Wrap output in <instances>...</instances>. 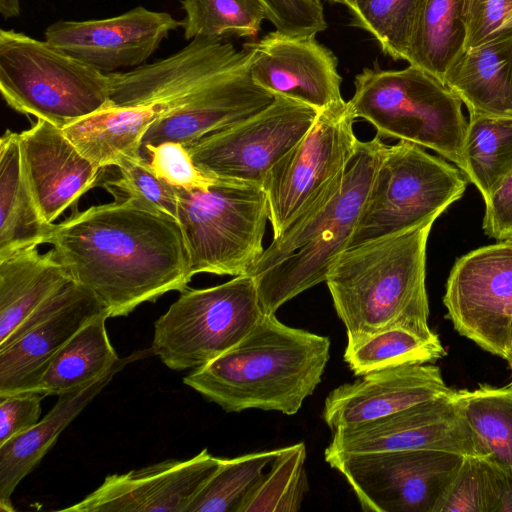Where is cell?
Listing matches in <instances>:
<instances>
[{"mask_svg":"<svg viewBox=\"0 0 512 512\" xmlns=\"http://www.w3.org/2000/svg\"><path fill=\"white\" fill-rule=\"evenodd\" d=\"M47 244L109 318L127 316L167 292H183L193 277L178 220L125 199L53 224Z\"/></svg>","mask_w":512,"mask_h":512,"instance_id":"6da1fadb","label":"cell"},{"mask_svg":"<svg viewBox=\"0 0 512 512\" xmlns=\"http://www.w3.org/2000/svg\"><path fill=\"white\" fill-rule=\"evenodd\" d=\"M387 145L360 141L348 163L273 237L247 275L257 285L264 314L326 281L330 267L349 246Z\"/></svg>","mask_w":512,"mask_h":512,"instance_id":"7a4b0ae2","label":"cell"},{"mask_svg":"<svg viewBox=\"0 0 512 512\" xmlns=\"http://www.w3.org/2000/svg\"><path fill=\"white\" fill-rule=\"evenodd\" d=\"M330 339L264 314L234 347L194 369L183 382L227 412L296 414L320 384Z\"/></svg>","mask_w":512,"mask_h":512,"instance_id":"3957f363","label":"cell"},{"mask_svg":"<svg viewBox=\"0 0 512 512\" xmlns=\"http://www.w3.org/2000/svg\"><path fill=\"white\" fill-rule=\"evenodd\" d=\"M435 220L346 248L327 274L347 338L400 326L424 336L429 327L426 249Z\"/></svg>","mask_w":512,"mask_h":512,"instance_id":"277c9868","label":"cell"},{"mask_svg":"<svg viewBox=\"0 0 512 512\" xmlns=\"http://www.w3.org/2000/svg\"><path fill=\"white\" fill-rule=\"evenodd\" d=\"M354 86L351 109L376 136L430 149L463 172L468 121L462 101L443 81L413 65L384 70L375 63L355 76Z\"/></svg>","mask_w":512,"mask_h":512,"instance_id":"5b68a950","label":"cell"},{"mask_svg":"<svg viewBox=\"0 0 512 512\" xmlns=\"http://www.w3.org/2000/svg\"><path fill=\"white\" fill-rule=\"evenodd\" d=\"M0 91L17 112L63 129L110 104L111 78L46 40L2 29Z\"/></svg>","mask_w":512,"mask_h":512,"instance_id":"8992f818","label":"cell"},{"mask_svg":"<svg viewBox=\"0 0 512 512\" xmlns=\"http://www.w3.org/2000/svg\"><path fill=\"white\" fill-rule=\"evenodd\" d=\"M176 192L192 276L247 275L264 251L269 206L263 188L214 178L206 188Z\"/></svg>","mask_w":512,"mask_h":512,"instance_id":"52a82bcc","label":"cell"},{"mask_svg":"<svg viewBox=\"0 0 512 512\" xmlns=\"http://www.w3.org/2000/svg\"><path fill=\"white\" fill-rule=\"evenodd\" d=\"M467 184L458 167L425 148L402 140L387 146L348 247L436 220Z\"/></svg>","mask_w":512,"mask_h":512,"instance_id":"ba28073f","label":"cell"},{"mask_svg":"<svg viewBox=\"0 0 512 512\" xmlns=\"http://www.w3.org/2000/svg\"><path fill=\"white\" fill-rule=\"evenodd\" d=\"M263 315L250 275L187 288L155 322L150 350L172 370H194L238 344Z\"/></svg>","mask_w":512,"mask_h":512,"instance_id":"9c48e42d","label":"cell"},{"mask_svg":"<svg viewBox=\"0 0 512 512\" xmlns=\"http://www.w3.org/2000/svg\"><path fill=\"white\" fill-rule=\"evenodd\" d=\"M319 111L275 96L261 111L185 145L206 176L260 185L312 127Z\"/></svg>","mask_w":512,"mask_h":512,"instance_id":"30bf717a","label":"cell"},{"mask_svg":"<svg viewBox=\"0 0 512 512\" xmlns=\"http://www.w3.org/2000/svg\"><path fill=\"white\" fill-rule=\"evenodd\" d=\"M463 459L437 450L325 456L362 510L375 512H435Z\"/></svg>","mask_w":512,"mask_h":512,"instance_id":"8fae6325","label":"cell"},{"mask_svg":"<svg viewBox=\"0 0 512 512\" xmlns=\"http://www.w3.org/2000/svg\"><path fill=\"white\" fill-rule=\"evenodd\" d=\"M355 119L344 99L320 110L308 132L268 172L262 188L273 237L351 161L360 143Z\"/></svg>","mask_w":512,"mask_h":512,"instance_id":"7c38bea8","label":"cell"},{"mask_svg":"<svg viewBox=\"0 0 512 512\" xmlns=\"http://www.w3.org/2000/svg\"><path fill=\"white\" fill-rule=\"evenodd\" d=\"M443 304L460 335L503 358L512 324V241L458 258L446 281Z\"/></svg>","mask_w":512,"mask_h":512,"instance_id":"4fadbf2b","label":"cell"},{"mask_svg":"<svg viewBox=\"0 0 512 512\" xmlns=\"http://www.w3.org/2000/svg\"><path fill=\"white\" fill-rule=\"evenodd\" d=\"M454 391V390H453ZM452 394L391 415L333 431L324 456L407 450H437L486 458Z\"/></svg>","mask_w":512,"mask_h":512,"instance_id":"5bb4252c","label":"cell"},{"mask_svg":"<svg viewBox=\"0 0 512 512\" xmlns=\"http://www.w3.org/2000/svg\"><path fill=\"white\" fill-rule=\"evenodd\" d=\"M182 26L167 12L142 6L107 19L60 20L45 31V40L78 60L105 73L139 67L168 34Z\"/></svg>","mask_w":512,"mask_h":512,"instance_id":"9a60e30c","label":"cell"},{"mask_svg":"<svg viewBox=\"0 0 512 512\" xmlns=\"http://www.w3.org/2000/svg\"><path fill=\"white\" fill-rule=\"evenodd\" d=\"M222 459L203 449L187 460H166L112 474L84 499L61 511L186 512Z\"/></svg>","mask_w":512,"mask_h":512,"instance_id":"2e32d148","label":"cell"},{"mask_svg":"<svg viewBox=\"0 0 512 512\" xmlns=\"http://www.w3.org/2000/svg\"><path fill=\"white\" fill-rule=\"evenodd\" d=\"M315 37L275 30L245 43L253 81L274 97L293 99L318 111L343 100L337 58Z\"/></svg>","mask_w":512,"mask_h":512,"instance_id":"e0dca14e","label":"cell"},{"mask_svg":"<svg viewBox=\"0 0 512 512\" xmlns=\"http://www.w3.org/2000/svg\"><path fill=\"white\" fill-rule=\"evenodd\" d=\"M233 66L213 78L156 119L142 146L173 141L184 146L261 111L274 96L249 73V50Z\"/></svg>","mask_w":512,"mask_h":512,"instance_id":"ac0fdd59","label":"cell"},{"mask_svg":"<svg viewBox=\"0 0 512 512\" xmlns=\"http://www.w3.org/2000/svg\"><path fill=\"white\" fill-rule=\"evenodd\" d=\"M244 54V48L238 51L220 38H194L165 59L128 72L109 73L110 102L115 106L135 107L183 100L237 63Z\"/></svg>","mask_w":512,"mask_h":512,"instance_id":"d6986e66","label":"cell"},{"mask_svg":"<svg viewBox=\"0 0 512 512\" xmlns=\"http://www.w3.org/2000/svg\"><path fill=\"white\" fill-rule=\"evenodd\" d=\"M452 392L440 368L433 363L392 367L370 372L333 389L325 399L322 416L333 432Z\"/></svg>","mask_w":512,"mask_h":512,"instance_id":"ffe728a7","label":"cell"},{"mask_svg":"<svg viewBox=\"0 0 512 512\" xmlns=\"http://www.w3.org/2000/svg\"><path fill=\"white\" fill-rule=\"evenodd\" d=\"M23 171L44 220L52 224L97 182L101 169L85 158L63 130L37 119L19 133Z\"/></svg>","mask_w":512,"mask_h":512,"instance_id":"44dd1931","label":"cell"},{"mask_svg":"<svg viewBox=\"0 0 512 512\" xmlns=\"http://www.w3.org/2000/svg\"><path fill=\"white\" fill-rule=\"evenodd\" d=\"M106 313L81 285L76 295L44 320L0 349V398L37 393L41 377L57 352L87 322Z\"/></svg>","mask_w":512,"mask_h":512,"instance_id":"7402d4cb","label":"cell"},{"mask_svg":"<svg viewBox=\"0 0 512 512\" xmlns=\"http://www.w3.org/2000/svg\"><path fill=\"white\" fill-rule=\"evenodd\" d=\"M136 352L104 377L58 395L52 409L36 425L0 446V510L14 511L11 495L19 482L31 472L56 442L60 433L102 391L114 375L129 362L148 355Z\"/></svg>","mask_w":512,"mask_h":512,"instance_id":"603a6c76","label":"cell"},{"mask_svg":"<svg viewBox=\"0 0 512 512\" xmlns=\"http://www.w3.org/2000/svg\"><path fill=\"white\" fill-rule=\"evenodd\" d=\"M70 280L52 249L30 247L0 259V348Z\"/></svg>","mask_w":512,"mask_h":512,"instance_id":"cb8c5ba5","label":"cell"},{"mask_svg":"<svg viewBox=\"0 0 512 512\" xmlns=\"http://www.w3.org/2000/svg\"><path fill=\"white\" fill-rule=\"evenodd\" d=\"M444 83L469 115L512 117V34L464 50Z\"/></svg>","mask_w":512,"mask_h":512,"instance_id":"d4e9b609","label":"cell"},{"mask_svg":"<svg viewBox=\"0 0 512 512\" xmlns=\"http://www.w3.org/2000/svg\"><path fill=\"white\" fill-rule=\"evenodd\" d=\"M173 103L124 107L111 102L63 128L77 150L98 168L117 167L126 159L143 156L142 141L151 124Z\"/></svg>","mask_w":512,"mask_h":512,"instance_id":"484cf974","label":"cell"},{"mask_svg":"<svg viewBox=\"0 0 512 512\" xmlns=\"http://www.w3.org/2000/svg\"><path fill=\"white\" fill-rule=\"evenodd\" d=\"M0 214V259L48 243L54 223L38 209L22 167L19 133L10 130L0 139Z\"/></svg>","mask_w":512,"mask_h":512,"instance_id":"4316f807","label":"cell"},{"mask_svg":"<svg viewBox=\"0 0 512 512\" xmlns=\"http://www.w3.org/2000/svg\"><path fill=\"white\" fill-rule=\"evenodd\" d=\"M103 313L82 326L57 352L40 379L37 393L45 396L84 387L131 359H119L110 343Z\"/></svg>","mask_w":512,"mask_h":512,"instance_id":"83f0119b","label":"cell"},{"mask_svg":"<svg viewBox=\"0 0 512 512\" xmlns=\"http://www.w3.org/2000/svg\"><path fill=\"white\" fill-rule=\"evenodd\" d=\"M466 0H418L405 61L441 81L465 50Z\"/></svg>","mask_w":512,"mask_h":512,"instance_id":"f1b7e54d","label":"cell"},{"mask_svg":"<svg viewBox=\"0 0 512 512\" xmlns=\"http://www.w3.org/2000/svg\"><path fill=\"white\" fill-rule=\"evenodd\" d=\"M446 355L438 335L431 337L395 326L348 337L343 359L356 376L387 368L434 363Z\"/></svg>","mask_w":512,"mask_h":512,"instance_id":"f546056e","label":"cell"},{"mask_svg":"<svg viewBox=\"0 0 512 512\" xmlns=\"http://www.w3.org/2000/svg\"><path fill=\"white\" fill-rule=\"evenodd\" d=\"M452 397L486 451V459L501 468L511 467L512 386L454 390Z\"/></svg>","mask_w":512,"mask_h":512,"instance_id":"4dcf8cb0","label":"cell"},{"mask_svg":"<svg viewBox=\"0 0 512 512\" xmlns=\"http://www.w3.org/2000/svg\"><path fill=\"white\" fill-rule=\"evenodd\" d=\"M512 168V117L469 115L463 174L483 200Z\"/></svg>","mask_w":512,"mask_h":512,"instance_id":"1f68e13d","label":"cell"},{"mask_svg":"<svg viewBox=\"0 0 512 512\" xmlns=\"http://www.w3.org/2000/svg\"><path fill=\"white\" fill-rule=\"evenodd\" d=\"M280 449L222 459L215 474L200 490L186 512H240L265 476L264 469Z\"/></svg>","mask_w":512,"mask_h":512,"instance_id":"d6a6232c","label":"cell"},{"mask_svg":"<svg viewBox=\"0 0 512 512\" xmlns=\"http://www.w3.org/2000/svg\"><path fill=\"white\" fill-rule=\"evenodd\" d=\"M187 40L256 37L267 12L260 0H181Z\"/></svg>","mask_w":512,"mask_h":512,"instance_id":"836d02e7","label":"cell"},{"mask_svg":"<svg viewBox=\"0 0 512 512\" xmlns=\"http://www.w3.org/2000/svg\"><path fill=\"white\" fill-rule=\"evenodd\" d=\"M303 442L281 448L271 469L240 512H295L308 491Z\"/></svg>","mask_w":512,"mask_h":512,"instance_id":"e575fe53","label":"cell"},{"mask_svg":"<svg viewBox=\"0 0 512 512\" xmlns=\"http://www.w3.org/2000/svg\"><path fill=\"white\" fill-rule=\"evenodd\" d=\"M418 0H354L350 25L368 32L381 51L405 60Z\"/></svg>","mask_w":512,"mask_h":512,"instance_id":"d590c367","label":"cell"},{"mask_svg":"<svg viewBox=\"0 0 512 512\" xmlns=\"http://www.w3.org/2000/svg\"><path fill=\"white\" fill-rule=\"evenodd\" d=\"M501 481V467L466 456L435 512H497Z\"/></svg>","mask_w":512,"mask_h":512,"instance_id":"8d00e7d4","label":"cell"},{"mask_svg":"<svg viewBox=\"0 0 512 512\" xmlns=\"http://www.w3.org/2000/svg\"><path fill=\"white\" fill-rule=\"evenodd\" d=\"M116 168L118 175L105 184L116 199L129 200L146 210L178 218L176 187L157 176L145 157L126 159Z\"/></svg>","mask_w":512,"mask_h":512,"instance_id":"74e56055","label":"cell"},{"mask_svg":"<svg viewBox=\"0 0 512 512\" xmlns=\"http://www.w3.org/2000/svg\"><path fill=\"white\" fill-rule=\"evenodd\" d=\"M145 157L157 176L174 187L206 188L214 178L203 174L194 164L186 147L179 142L142 146Z\"/></svg>","mask_w":512,"mask_h":512,"instance_id":"f35d334b","label":"cell"},{"mask_svg":"<svg viewBox=\"0 0 512 512\" xmlns=\"http://www.w3.org/2000/svg\"><path fill=\"white\" fill-rule=\"evenodd\" d=\"M465 50L512 34V0H466Z\"/></svg>","mask_w":512,"mask_h":512,"instance_id":"ab89813d","label":"cell"},{"mask_svg":"<svg viewBox=\"0 0 512 512\" xmlns=\"http://www.w3.org/2000/svg\"><path fill=\"white\" fill-rule=\"evenodd\" d=\"M276 31L290 36H316L327 28L320 0H260Z\"/></svg>","mask_w":512,"mask_h":512,"instance_id":"60d3db41","label":"cell"},{"mask_svg":"<svg viewBox=\"0 0 512 512\" xmlns=\"http://www.w3.org/2000/svg\"><path fill=\"white\" fill-rule=\"evenodd\" d=\"M39 393H21L0 398V446L39 422Z\"/></svg>","mask_w":512,"mask_h":512,"instance_id":"b9f144b4","label":"cell"},{"mask_svg":"<svg viewBox=\"0 0 512 512\" xmlns=\"http://www.w3.org/2000/svg\"><path fill=\"white\" fill-rule=\"evenodd\" d=\"M482 229L489 238L512 241V168L484 199Z\"/></svg>","mask_w":512,"mask_h":512,"instance_id":"7bdbcfd3","label":"cell"},{"mask_svg":"<svg viewBox=\"0 0 512 512\" xmlns=\"http://www.w3.org/2000/svg\"><path fill=\"white\" fill-rule=\"evenodd\" d=\"M501 497L497 512H512V466L501 468Z\"/></svg>","mask_w":512,"mask_h":512,"instance_id":"ee69618b","label":"cell"},{"mask_svg":"<svg viewBox=\"0 0 512 512\" xmlns=\"http://www.w3.org/2000/svg\"><path fill=\"white\" fill-rule=\"evenodd\" d=\"M0 12L4 18L17 17L20 14L19 0H0Z\"/></svg>","mask_w":512,"mask_h":512,"instance_id":"f6af8a7d","label":"cell"},{"mask_svg":"<svg viewBox=\"0 0 512 512\" xmlns=\"http://www.w3.org/2000/svg\"><path fill=\"white\" fill-rule=\"evenodd\" d=\"M503 358L508 362V365L512 371V324L510 327L509 337ZM509 385L512 386V381L509 383Z\"/></svg>","mask_w":512,"mask_h":512,"instance_id":"bcb514c9","label":"cell"},{"mask_svg":"<svg viewBox=\"0 0 512 512\" xmlns=\"http://www.w3.org/2000/svg\"><path fill=\"white\" fill-rule=\"evenodd\" d=\"M328 1L345 5L348 8V10H350L352 8L353 2H354V0H328Z\"/></svg>","mask_w":512,"mask_h":512,"instance_id":"7dc6e473","label":"cell"}]
</instances>
